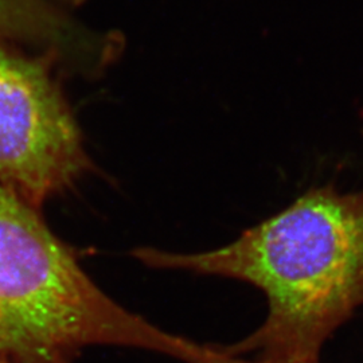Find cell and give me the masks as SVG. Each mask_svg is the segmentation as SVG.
Wrapping results in <instances>:
<instances>
[{"label":"cell","mask_w":363,"mask_h":363,"mask_svg":"<svg viewBox=\"0 0 363 363\" xmlns=\"http://www.w3.org/2000/svg\"><path fill=\"white\" fill-rule=\"evenodd\" d=\"M144 265L257 288L264 322L222 347L277 363H319L325 342L363 307V190L312 187L289 206L205 252L140 247Z\"/></svg>","instance_id":"1"},{"label":"cell","mask_w":363,"mask_h":363,"mask_svg":"<svg viewBox=\"0 0 363 363\" xmlns=\"http://www.w3.org/2000/svg\"><path fill=\"white\" fill-rule=\"evenodd\" d=\"M88 346H120L198 363L202 345L167 333L108 296L38 210L0 187V355L72 363Z\"/></svg>","instance_id":"2"},{"label":"cell","mask_w":363,"mask_h":363,"mask_svg":"<svg viewBox=\"0 0 363 363\" xmlns=\"http://www.w3.org/2000/svg\"><path fill=\"white\" fill-rule=\"evenodd\" d=\"M52 62L0 43V187L37 210L91 166Z\"/></svg>","instance_id":"3"},{"label":"cell","mask_w":363,"mask_h":363,"mask_svg":"<svg viewBox=\"0 0 363 363\" xmlns=\"http://www.w3.org/2000/svg\"><path fill=\"white\" fill-rule=\"evenodd\" d=\"M121 38L76 26L43 0H0V43L33 46L52 61L101 70L121 52Z\"/></svg>","instance_id":"4"},{"label":"cell","mask_w":363,"mask_h":363,"mask_svg":"<svg viewBox=\"0 0 363 363\" xmlns=\"http://www.w3.org/2000/svg\"><path fill=\"white\" fill-rule=\"evenodd\" d=\"M228 363H277L269 362V361H262V359H247L245 357H234L229 355Z\"/></svg>","instance_id":"5"},{"label":"cell","mask_w":363,"mask_h":363,"mask_svg":"<svg viewBox=\"0 0 363 363\" xmlns=\"http://www.w3.org/2000/svg\"><path fill=\"white\" fill-rule=\"evenodd\" d=\"M0 363H13V362H11V361H9V359H7V358H4V357H1V355H0Z\"/></svg>","instance_id":"6"},{"label":"cell","mask_w":363,"mask_h":363,"mask_svg":"<svg viewBox=\"0 0 363 363\" xmlns=\"http://www.w3.org/2000/svg\"><path fill=\"white\" fill-rule=\"evenodd\" d=\"M69 1H77V0H69Z\"/></svg>","instance_id":"7"}]
</instances>
